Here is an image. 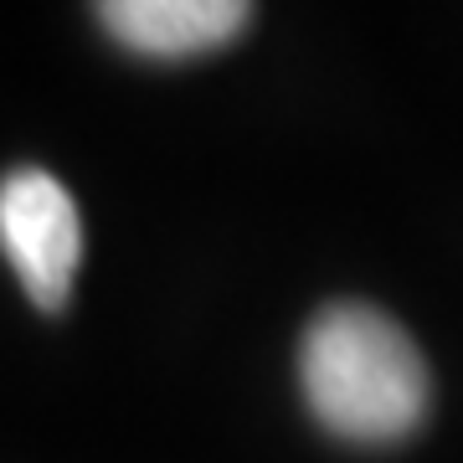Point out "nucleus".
I'll return each mask as SVG.
<instances>
[{
  "instance_id": "nucleus-3",
  "label": "nucleus",
  "mask_w": 463,
  "mask_h": 463,
  "mask_svg": "<svg viewBox=\"0 0 463 463\" xmlns=\"http://www.w3.org/2000/svg\"><path fill=\"white\" fill-rule=\"evenodd\" d=\"M99 21L118 47L155 57V62H185V57L227 47L252 21V5L242 0H103Z\"/></svg>"
},
{
  "instance_id": "nucleus-1",
  "label": "nucleus",
  "mask_w": 463,
  "mask_h": 463,
  "mask_svg": "<svg viewBox=\"0 0 463 463\" xmlns=\"http://www.w3.org/2000/svg\"><path fill=\"white\" fill-rule=\"evenodd\" d=\"M298 392L319 428L340 443H402L428 422V361L376 304H325L298 340Z\"/></svg>"
},
{
  "instance_id": "nucleus-2",
  "label": "nucleus",
  "mask_w": 463,
  "mask_h": 463,
  "mask_svg": "<svg viewBox=\"0 0 463 463\" xmlns=\"http://www.w3.org/2000/svg\"><path fill=\"white\" fill-rule=\"evenodd\" d=\"M0 252L36 309L62 315L83 263V216L52 170L16 165L0 175Z\"/></svg>"
}]
</instances>
